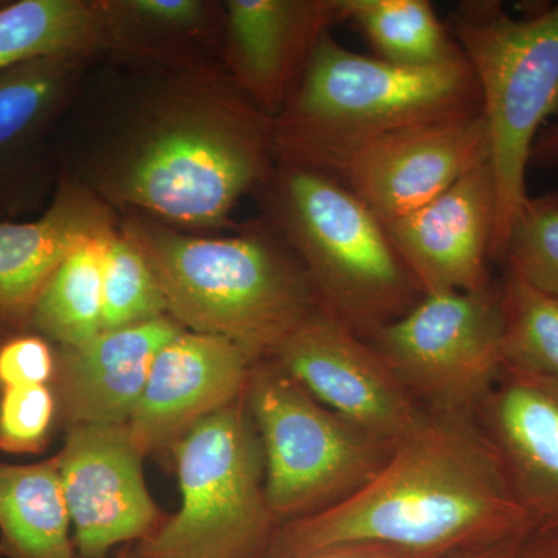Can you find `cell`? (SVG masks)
Here are the masks:
<instances>
[{"mask_svg": "<svg viewBox=\"0 0 558 558\" xmlns=\"http://www.w3.org/2000/svg\"><path fill=\"white\" fill-rule=\"evenodd\" d=\"M277 165L274 119L244 92H186L145 121L110 168L124 204L189 227H220Z\"/></svg>", "mask_w": 558, "mask_h": 558, "instance_id": "obj_2", "label": "cell"}, {"mask_svg": "<svg viewBox=\"0 0 558 558\" xmlns=\"http://www.w3.org/2000/svg\"><path fill=\"white\" fill-rule=\"evenodd\" d=\"M244 399L258 432L267 501L278 527L357 494L396 449L326 409L271 359L253 365Z\"/></svg>", "mask_w": 558, "mask_h": 558, "instance_id": "obj_8", "label": "cell"}, {"mask_svg": "<svg viewBox=\"0 0 558 558\" xmlns=\"http://www.w3.org/2000/svg\"><path fill=\"white\" fill-rule=\"evenodd\" d=\"M171 450L182 506L135 549L148 558H266L278 524L245 399L205 417Z\"/></svg>", "mask_w": 558, "mask_h": 558, "instance_id": "obj_7", "label": "cell"}, {"mask_svg": "<svg viewBox=\"0 0 558 558\" xmlns=\"http://www.w3.org/2000/svg\"><path fill=\"white\" fill-rule=\"evenodd\" d=\"M558 534H534L444 558H557Z\"/></svg>", "mask_w": 558, "mask_h": 558, "instance_id": "obj_30", "label": "cell"}, {"mask_svg": "<svg viewBox=\"0 0 558 558\" xmlns=\"http://www.w3.org/2000/svg\"><path fill=\"white\" fill-rule=\"evenodd\" d=\"M121 557H123V554H120V556H119V557H113V558H121ZM73 558H83V557L75 556V557H73Z\"/></svg>", "mask_w": 558, "mask_h": 558, "instance_id": "obj_34", "label": "cell"}, {"mask_svg": "<svg viewBox=\"0 0 558 558\" xmlns=\"http://www.w3.org/2000/svg\"><path fill=\"white\" fill-rule=\"evenodd\" d=\"M110 234L81 245L40 290L27 323L39 336L78 348L101 332L102 264Z\"/></svg>", "mask_w": 558, "mask_h": 558, "instance_id": "obj_23", "label": "cell"}, {"mask_svg": "<svg viewBox=\"0 0 558 558\" xmlns=\"http://www.w3.org/2000/svg\"><path fill=\"white\" fill-rule=\"evenodd\" d=\"M446 22L480 87L497 186L492 260L501 263L510 227L529 196L532 146L558 117V3L513 17L497 0H465Z\"/></svg>", "mask_w": 558, "mask_h": 558, "instance_id": "obj_6", "label": "cell"}, {"mask_svg": "<svg viewBox=\"0 0 558 558\" xmlns=\"http://www.w3.org/2000/svg\"><path fill=\"white\" fill-rule=\"evenodd\" d=\"M558 558V557H557Z\"/></svg>", "mask_w": 558, "mask_h": 558, "instance_id": "obj_35", "label": "cell"}, {"mask_svg": "<svg viewBox=\"0 0 558 558\" xmlns=\"http://www.w3.org/2000/svg\"><path fill=\"white\" fill-rule=\"evenodd\" d=\"M108 207L65 183L49 209L31 222H0V319L27 325L40 290L86 242L113 233Z\"/></svg>", "mask_w": 558, "mask_h": 558, "instance_id": "obj_19", "label": "cell"}, {"mask_svg": "<svg viewBox=\"0 0 558 558\" xmlns=\"http://www.w3.org/2000/svg\"><path fill=\"white\" fill-rule=\"evenodd\" d=\"M341 22L374 57L402 68H432L464 58L449 25L428 0H340Z\"/></svg>", "mask_w": 558, "mask_h": 558, "instance_id": "obj_22", "label": "cell"}, {"mask_svg": "<svg viewBox=\"0 0 558 558\" xmlns=\"http://www.w3.org/2000/svg\"><path fill=\"white\" fill-rule=\"evenodd\" d=\"M497 186L490 161L424 207L388 223L396 248L424 295L465 292L492 281Z\"/></svg>", "mask_w": 558, "mask_h": 558, "instance_id": "obj_13", "label": "cell"}, {"mask_svg": "<svg viewBox=\"0 0 558 558\" xmlns=\"http://www.w3.org/2000/svg\"><path fill=\"white\" fill-rule=\"evenodd\" d=\"M502 269L505 365L558 381V299Z\"/></svg>", "mask_w": 558, "mask_h": 558, "instance_id": "obj_24", "label": "cell"}, {"mask_svg": "<svg viewBox=\"0 0 558 558\" xmlns=\"http://www.w3.org/2000/svg\"><path fill=\"white\" fill-rule=\"evenodd\" d=\"M226 10L227 60L234 83L275 119L319 40L341 24L340 0H230Z\"/></svg>", "mask_w": 558, "mask_h": 558, "instance_id": "obj_16", "label": "cell"}, {"mask_svg": "<svg viewBox=\"0 0 558 558\" xmlns=\"http://www.w3.org/2000/svg\"><path fill=\"white\" fill-rule=\"evenodd\" d=\"M487 161L490 135L481 112L381 137L355 153L339 179L388 226Z\"/></svg>", "mask_w": 558, "mask_h": 558, "instance_id": "obj_12", "label": "cell"}, {"mask_svg": "<svg viewBox=\"0 0 558 558\" xmlns=\"http://www.w3.org/2000/svg\"><path fill=\"white\" fill-rule=\"evenodd\" d=\"M124 231L145 253L172 319L233 341L255 362L274 357L323 312L299 258L267 219L220 240L149 220H132Z\"/></svg>", "mask_w": 558, "mask_h": 558, "instance_id": "obj_3", "label": "cell"}, {"mask_svg": "<svg viewBox=\"0 0 558 558\" xmlns=\"http://www.w3.org/2000/svg\"><path fill=\"white\" fill-rule=\"evenodd\" d=\"M70 526L54 458L0 464V558H73Z\"/></svg>", "mask_w": 558, "mask_h": 558, "instance_id": "obj_20", "label": "cell"}, {"mask_svg": "<svg viewBox=\"0 0 558 558\" xmlns=\"http://www.w3.org/2000/svg\"><path fill=\"white\" fill-rule=\"evenodd\" d=\"M110 33L108 7L84 0L0 5V73L51 57H89Z\"/></svg>", "mask_w": 558, "mask_h": 558, "instance_id": "obj_21", "label": "cell"}, {"mask_svg": "<svg viewBox=\"0 0 558 558\" xmlns=\"http://www.w3.org/2000/svg\"><path fill=\"white\" fill-rule=\"evenodd\" d=\"M143 458L128 424L70 427L54 461L76 556L106 558L116 546L153 537L165 523L146 487Z\"/></svg>", "mask_w": 558, "mask_h": 558, "instance_id": "obj_11", "label": "cell"}, {"mask_svg": "<svg viewBox=\"0 0 558 558\" xmlns=\"http://www.w3.org/2000/svg\"><path fill=\"white\" fill-rule=\"evenodd\" d=\"M271 360L326 409L385 442L398 446L427 416L376 348L325 312Z\"/></svg>", "mask_w": 558, "mask_h": 558, "instance_id": "obj_10", "label": "cell"}, {"mask_svg": "<svg viewBox=\"0 0 558 558\" xmlns=\"http://www.w3.org/2000/svg\"><path fill=\"white\" fill-rule=\"evenodd\" d=\"M501 279L428 293L368 337L411 396L436 414L475 417L502 366Z\"/></svg>", "mask_w": 558, "mask_h": 558, "instance_id": "obj_9", "label": "cell"}, {"mask_svg": "<svg viewBox=\"0 0 558 558\" xmlns=\"http://www.w3.org/2000/svg\"><path fill=\"white\" fill-rule=\"evenodd\" d=\"M182 330L178 322L163 317L101 330L83 347L62 348L54 380L70 427L128 424L154 360Z\"/></svg>", "mask_w": 558, "mask_h": 558, "instance_id": "obj_17", "label": "cell"}, {"mask_svg": "<svg viewBox=\"0 0 558 558\" xmlns=\"http://www.w3.org/2000/svg\"><path fill=\"white\" fill-rule=\"evenodd\" d=\"M310 558H425L403 550L377 545H343L315 554Z\"/></svg>", "mask_w": 558, "mask_h": 558, "instance_id": "obj_32", "label": "cell"}, {"mask_svg": "<svg viewBox=\"0 0 558 558\" xmlns=\"http://www.w3.org/2000/svg\"><path fill=\"white\" fill-rule=\"evenodd\" d=\"M260 189L319 307L344 328L368 339L424 296L387 226L343 180L277 161Z\"/></svg>", "mask_w": 558, "mask_h": 558, "instance_id": "obj_5", "label": "cell"}, {"mask_svg": "<svg viewBox=\"0 0 558 558\" xmlns=\"http://www.w3.org/2000/svg\"><path fill=\"white\" fill-rule=\"evenodd\" d=\"M534 532L478 421L427 411L357 494L279 526L266 558H310L343 545L444 558Z\"/></svg>", "mask_w": 558, "mask_h": 558, "instance_id": "obj_1", "label": "cell"}, {"mask_svg": "<svg viewBox=\"0 0 558 558\" xmlns=\"http://www.w3.org/2000/svg\"><path fill=\"white\" fill-rule=\"evenodd\" d=\"M121 558H148L143 556V554H140L137 549L134 548H128L123 550V557Z\"/></svg>", "mask_w": 558, "mask_h": 558, "instance_id": "obj_33", "label": "cell"}, {"mask_svg": "<svg viewBox=\"0 0 558 558\" xmlns=\"http://www.w3.org/2000/svg\"><path fill=\"white\" fill-rule=\"evenodd\" d=\"M83 57H51L0 73V222L38 197L44 138L78 78Z\"/></svg>", "mask_w": 558, "mask_h": 558, "instance_id": "obj_18", "label": "cell"}, {"mask_svg": "<svg viewBox=\"0 0 558 558\" xmlns=\"http://www.w3.org/2000/svg\"><path fill=\"white\" fill-rule=\"evenodd\" d=\"M554 170L558 167V117L550 121L535 138L529 159V168Z\"/></svg>", "mask_w": 558, "mask_h": 558, "instance_id": "obj_31", "label": "cell"}, {"mask_svg": "<svg viewBox=\"0 0 558 558\" xmlns=\"http://www.w3.org/2000/svg\"><path fill=\"white\" fill-rule=\"evenodd\" d=\"M58 357L46 337L25 333L0 344V389L49 385Z\"/></svg>", "mask_w": 558, "mask_h": 558, "instance_id": "obj_28", "label": "cell"}, {"mask_svg": "<svg viewBox=\"0 0 558 558\" xmlns=\"http://www.w3.org/2000/svg\"><path fill=\"white\" fill-rule=\"evenodd\" d=\"M255 360L233 341L182 330L154 360L128 422L143 454L171 449L205 417L244 398Z\"/></svg>", "mask_w": 558, "mask_h": 558, "instance_id": "obj_14", "label": "cell"}, {"mask_svg": "<svg viewBox=\"0 0 558 558\" xmlns=\"http://www.w3.org/2000/svg\"><path fill=\"white\" fill-rule=\"evenodd\" d=\"M481 112L478 83L465 57L402 68L349 50L329 33L274 119L275 156L339 178L355 153L381 137Z\"/></svg>", "mask_w": 558, "mask_h": 558, "instance_id": "obj_4", "label": "cell"}, {"mask_svg": "<svg viewBox=\"0 0 558 558\" xmlns=\"http://www.w3.org/2000/svg\"><path fill=\"white\" fill-rule=\"evenodd\" d=\"M126 17L157 28H190L199 24L205 7L196 0H130L110 9Z\"/></svg>", "mask_w": 558, "mask_h": 558, "instance_id": "obj_29", "label": "cell"}, {"mask_svg": "<svg viewBox=\"0 0 558 558\" xmlns=\"http://www.w3.org/2000/svg\"><path fill=\"white\" fill-rule=\"evenodd\" d=\"M57 414V396L49 385L2 389L0 450L36 453L46 447Z\"/></svg>", "mask_w": 558, "mask_h": 558, "instance_id": "obj_27", "label": "cell"}, {"mask_svg": "<svg viewBox=\"0 0 558 558\" xmlns=\"http://www.w3.org/2000/svg\"><path fill=\"white\" fill-rule=\"evenodd\" d=\"M537 534H558V381L502 366L475 414Z\"/></svg>", "mask_w": 558, "mask_h": 558, "instance_id": "obj_15", "label": "cell"}, {"mask_svg": "<svg viewBox=\"0 0 558 558\" xmlns=\"http://www.w3.org/2000/svg\"><path fill=\"white\" fill-rule=\"evenodd\" d=\"M168 306L145 253L126 231H113L102 264V330L167 317Z\"/></svg>", "mask_w": 558, "mask_h": 558, "instance_id": "obj_25", "label": "cell"}, {"mask_svg": "<svg viewBox=\"0 0 558 558\" xmlns=\"http://www.w3.org/2000/svg\"><path fill=\"white\" fill-rule=\"evenodd\" d=\"M501 264L558 299V190L527 196L510 227Z\"/></svg>", "mask_w": 558, "mask_h": 558, "instance_id": "obj_26", "label": "cell"}]
</instances>
